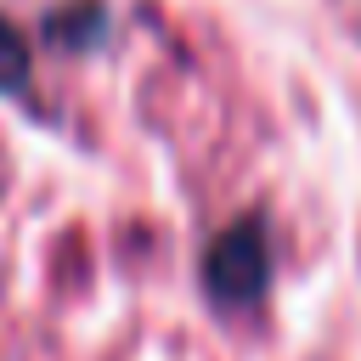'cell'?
I'll return each instance as SVG.
<instances>
[{
    "label": "cell",
    "instance_id": "cell-3",
    "mask_svg": "<svg viewBox=\"0 0 361 361\" xmlns=\"http://www.w3.org/2000/svg\"><path fill=\"white\" fill-rule=\"evenodd\" d=\"M0 96H28V45L0 17Z\"/></svg>",
    "mask_w": 361,
    "mask_h": 361
},
{
    "label": "cell",
    "instance_id": "cell-1",
    "mask_svg": "<svg viewBox=\"0 0 361 361\" xmlns=\"http://www.w3.org/2000/svg\"><path fill=\"white\" fill-rule=\"evenodd\" d=\"M265 276H271V254H265L259 220H237L231 231L214 237V248L203 259V282L220 305H254L265 293Z\"/></svg>",
    "mask_w": 361,
    "mask_h": 361
},
{
    "label": "cell",
    "instance_id": "cell-2",
    "mask_svg": "<svg viewBox=\"0 0 361 361\" xmlns=\"http://www.w3.org/2000/svg\"><path fill=\"white\" fill-rule=\"evenodd\" d=\"M102 34H107V11L96 0H73L62 11H45V39L56 51H90V45H102Z\"/></svg>",
    "mask_w": 361,
    "mask_h": 361
}]
</instances>
